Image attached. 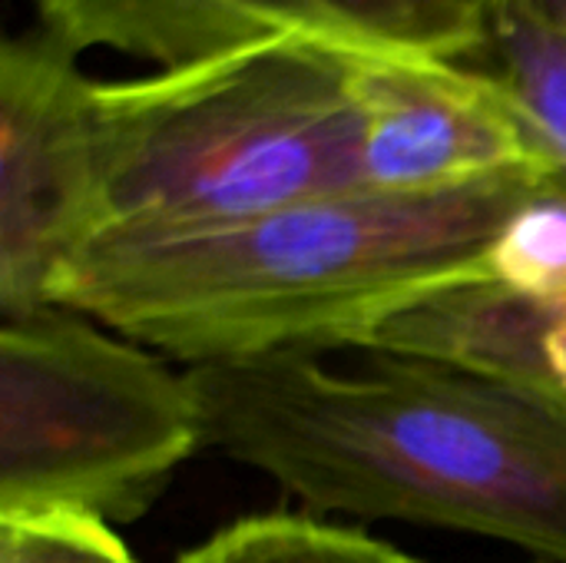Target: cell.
<instances>
[{"label": "cell", "mask_w": 566, "mask_h": 563, "mask_svg": "<svg viewBox=\"0 0 566 563\" xmlns=\"http://www.w3.org/2000/svg\"><path fill=\"white\" fill-rule=\"evenodd\" d=\"M531 563H554V561H531Z\"/></svg>", "instance_id": "15"}, {"label": "cell", "mask_w": 566, "mask_h": 563, "mask_svg": "<svg viewBox=\"0 0 566 563\" xmlns=\"http://www.w3.org/2000/svg\"><path fill=\"white\" fill-rule=\"evenodd\" d=\"M279 352L186 368L202 448L322 514L405 521L566 563V405L454 362Z\"/></svg>", "instance_id": "1"}, {"label": "cell", "mask_w": 566, "mask_h": 563, "mask_svg": "<svg viewBox=\"0 0 566 563\" xmlns=\"http://www.w3.org/2000/svg\"><path fill=\"white\" fill-rule=\"evenodd\" d=\"M547 186L504 176L451 192L348 189L242 222L106 232L50 282V305L192 365L358 348L415 305L491 282L507 219Z\"/></svg>", "instance_id": "2"}, {"label": "cell", "mask_w": 566, "mask_h": 563, "mask_svg": "<svg viewBox=\"0 0 566 563\" xmlns=\"http://www.w3.org/2000/svg\"><path fill=\"white\" fill-rule=\"evenodd\" d=\"M352 50L279 37L90 90L96 236L242 222L358 186Z\"/></svg>", "instance_id": "3"}, {"label": "cell", "mask_w": 566, "mask_h": 563, "mask_svg": "<svg viewBox=\"0 0 566 563\" xmlns=\"http://www.w3.org/2000/svg\"><path fill=\"white\" fill-rule=\"evenodd\" d=\"M90 90L43 30L0 50V315L50 305L56 269L96 232Z\"/></svg>", "instance_id": "5"}, {"label": "cell", "mask_w": 566, "mask_h": 563, "mask_svg": "<svg viewBox=\"0 0 566 563\" xmlns=\"http://www.w3.org/2000/svg\"><path fill=\"white\" fill-rule=\"evenodd\" d=\"M0 563H136L113 524L80 511L0 514Z\"/></svg>", "instance_id": "13"}, {"label": "cell", "mask_w": 566, "mask_h": 563, "mask_svg": "<svg viewBox=\"0 0 566 563\" xmlns=\"http://www.w3.org/2000/svg\"><path fill=\"white\" fill-rule=\"evenodd\" d=\"M352 43L375 53L481 60L497 33L494 0H308Z\"/></svg>", "instance_id": "9"}, {"label": "cell", "mask_w": 566, "mask_h": 563, "mask_svg": "<svg viewBox=\"0 0 566 563\" xmlns=\"http://www.w3.org/2000/svg\"><path fill=\"white\" fill-rule=\"evenodd\" d=\"M497 27L527 30L566 43V0H494Z\"/></svg>", "instance_id": "14"}, {"label": "cell", "mask_w": 566, "mask_h": 563, "mask_svg": "<svg viewBox=\"0 0 566 563\" xmlns=\"http://www.w3.org/2000/svg\"><path fill=\"white\" fill-rule=\"evenodd\" d=\"M491 282L541 305L566 302V196L541 186L501 229Z\"/></svg>", "instance_id": "12"}, {"label": "cell", "mask_w": 566, "mask_h": 563, "mask_svg": "<svg viewBox=\"0 0 566 563\" xmlns=\"http://www.w3.org/2000/svg\"><path fill=\"white\" fill-rule=\"evenodd\" d=\"M176 563H421L388 541L308 514H259L216 531Z\"/></svg>", "instance_id": "10"}, {"label": "cell", "mask_w": 566, "mask_h": 563, "mask_svg": "<svg viewBox=\"0 0 566 563\" xmlns=\"http://www.w3.org/2000/svg\"><path fill=\"white\" fill-rule=\"evenodd\" d=\"M352 83L361 189L431 196L504 176H551L531 113L488 66L361 53Z\"/></svg>", "instance_id": "6"}, {"label": "cell", "mask_w": 566, "mask_h": 563, "mask_svg": "<svg viewBox=\"0 0 566 563\" xmlns=\"http://www.w3.org/2000/svg\"><path fill=\"white\" fill-rule=\"evenodd\" d=\"M202 448L186 372L63 305L0 315V514L143 518Z\"/></svg>", "instance_id": "4"}, {"label": "cell", "mask_w": 566, "mask_h": 563, "mask_svg": "<svg viewBox=\"0 0 566 563\" xmlns=\"http://www.w3.org/2000/svg\"><path fill=\"white\" fill-rule=\"evenodd\" d=\"M43 33L70 53L113 50L159 70L245 50L279 37L365 50L308 0H33Z\"/></svg>", "instance_id": "7"}, {"label": "cell", "mask_w": 566, "mask_h": 563, "mask_svg": "<svg viewBox=\"0 0 566 563\" xmlns=\"http://www.w3.org/2000/svg\"><path fill=\"white\" fill-rule=\"evenodd\" d=\"M474 63L494 70L517 93L551 156L547 186L566 196V43L497 27L491 50Z\"/></svg>", "instance_id": "11"}, {"label": "cell", "mask_w": 566, "mask_h": 563, "mask_svg": "<svg viewBox=\"0 0 566 563\" xmlns=\"http://www.w3.org/2000/svg\"><path fill=\"white\" fill-rule=\"evenodd\" d=\"M358 348L454 362L566 405V302L541 305L494 282L441 292Z\"/></svg>", "instance_id": "8"}]
</instances>
